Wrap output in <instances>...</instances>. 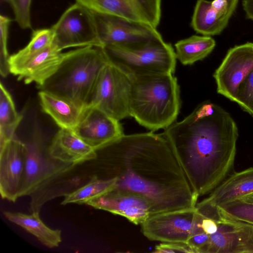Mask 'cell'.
<instances>
[{
  "label": "cell",
  "mask_w": 253,
  "mask_h": 253,
  "mask_svg": "<svg viewBox=\"0 0 253 253\" xmlns=\"http://www.w3.org/2000/svg\"><path fill=\"white\" fill-rule=\"evenodd\" d=\"M103 149L109 158L108 175L100 178L146 198L152 214L196 207L199 197L163 133L124 134Z\"/></svg>",
  "instance_id": "cell-1"
},
{
  "label": "cell",
  "mask_w": 253,
  "mask_h": 253,
  "mask_svg": "<svg viewBox=\"0 0 253 253\" xmlns=\"http://www.w3.org/2000/svg\"><path fill=\"white\" fill-rule=\"evenodd\" d=\"M163 132L194 192L210 194L233 172L238 137L230 114L210 101Z\"/></svg>",
  "instance_id": "cell-2"
},
{
  "label": "cell",
  "mask_w": 253,
  "mask_h": 253,
  "mask_svg": "<svg viewBox=\"0 0 253 253\" xmlns=\"http://www.w3.org/2000/svg\"><path fill=\"white\" fill-rule=\"evenodd\" d=\"M130 117L152 131L174 123L181 106L179 86L173 74L130 77Z\"/></svg>",
  "instance_id": "cell-3"
},
{
  "label": "cell",
  "mask_w": 253,
  "mask_h": 253,
  "mask_svg": "<svg viewBox=\"0 0 253 253\" xmlns=\"http://www.w3.org/2000/svg\"><path fill=\"white\" fill-rule=\"evenodd\" d=\"M109 62L102 47L86 46L65 52L57 70L38 88L85 107L90 104L101 72Z\"/></svg>",
  "instance_id": "cell-4"
},
{
  "label": "cell",
  "mask_w": 253,
  "mask_h": 253,
  "mask_svg": "<svg viewBox=\"0 0 253 253\" xmlns=\"http://www.w3.org/2000/svg\"><path fill=\"white\" fill-rule=\"evenodd\" d=\"M110 63L130 78L134 76L173 74L175 69V52L163 38L152 40L136 49L115 45L103 47Z\"/></svg>",
  "instance_id": "cell-5"
},
{
  "label": "cell",
  "mask_w": 253,
  "mask_h": 253,
  "mask_svg": "<svg viewBox=\"0 0 253 253\" xmlns=\"http://www.w3.org/2000/svg\"><path fill=\"white\" fill-rule=\"evenodd\" d=\"M204 217L196 207L154 214L141 224L142 232L152 241L187 244L192 236L204 231Z\"/></svg>",
  "instance_id": "cell-6"
},
{
  "label": "cell",
  "mask_w": 253,
  "mask_h": 253,
  "mask_svg": "<svg viewBox=\"0 0 253 253\" xmlns=\"http://www.w3.org/2000/svg\"><path fill=\"white\" fill-rule=\"evenodd\" d=\"M52 44L59 50L73 47H102L93 12L76 2L62 14L51 28Z\"/></svg>",
  "instance_id": "cell-7"
},
{
  "label": "cell",
  "mask_w": 253,
  "mask_h": 253,
  "mask_svg": "<svg viewBox=\"0 0 253 253\" xmlns=\"http://www.w3.org/2000/svg\"><path fill=\"white\" fill-rule=\"evenodd\" d=\"M129 76L109 62L98 79L90 104L120 121L130 117Z\"/></svg>",
  "instance_id": "cell-8"
},
{
  "label": "cell",
  "mask_w": 253,
  "mask_h": 253,
  "mask_svg": "<svg viewBox=\"0 0 253 253\" xmlns=\"http://www.w3.org/2000/svg\"><path fill=\"white\" fill-rule=\"evenodd\" d=\"M92 12L103 47L115 45L136 49L162 38L156 28L150 26L116 15Z\"/></svg>",
  "instance_id": "cell-9"
},
{
  "label": "cell",
  "mask_w": 253,
  "mask_h": 253,
  "mask_svg": "<svg viewBox=\"0 0 253 253\" xmlns=\"http://www.w3.org/2000/svg\"><path fill=\"white\" fill-rule=\"evenodd\" d=\"M252 70L253 43L231 48L213 74L217 93L235 102L240 84Z\"/></svg>",
  "instance_id": "cell-10"
},
{
  "label": "cell",
  "mask_w": 253,
  "mask_h": 253,
  "mask_svg": "<svg viewBox=\"0 0 253 253\" xmlns=\"http://www.w3.org/2000/svg\"><path fill=\"white\" fill-rule=\"evenodd\" d=\"M119 121L96 107L87 105L72 130L97 152L124 134Z\"/></svg>",
  "instance_id": "cell-11"
},
{
  "label": "cell",
  "mask_w": 253,
  "mask_h": 253,
  "mask_svg": "<svg viewBox=\"0 0 253 253\" xmlns=\"http://www.w3.org/2000/svg\"><path fill=\"white\" fill-rule=\"evenodd\" d=\"M92 11L118 16L156 28L162 0H76Z\"/></svg>",
  "instance_id": "cell-12"
},
{
  "label": "cell",
  "mask_w": 253,
  "mask_h": 253,
  "mask_svg": "<svg viewBox=\"0 0 253 253\" xmlns=\"http://www.w3.org/2000/svg\"><path fill=\"white\" fill-rule=\"evenodd\" d=\"M26 155V143L16 136L0 146V193L3 199L15 202L20 197Z\"/></svg>",
  "instance_id": "cell-13"
},
{
  "label": "cell",
  "mask_w": 253,
  "mask_h": 253,
  "mask_svg": "<svg viewBox=\"0 0 253 253\" xmlns=\"http://www.w3.org/2000/svg\"><path fill=\"white\" fill-rule=\"evenodd\" d=\"M204 253H253V225L217 215Z\"/></svg>",
  "instance_id": "cell-14"
},
{
  "label": "cell",
  "mask_w": 253,
  "mask_h": 253,
  "mask_svg": "<svg viewBox=\"0 0 253 253\" xmlns=\"http://www.w3.org/2000/svg\"><path fill=\"white\" fill-rule=\"evenodd\" d=\"M253 193V167L233 172L209 196L197 203V210L205 217L213 219L217 208Z\"/></svg>",
  "instance_id": "cell-15"
},
{
  "label": "cell",
  "mask_w": 253,
  "mask_h": 253,
  "mask_svg": "<svg viewBox=\"0 0 253 253\" xmlns=\"http://www.w3.org/2000/svg\"><path fill=\"white\" fill-rule=\"evenodd\" d=\"M86 205L123 216L135 224H141L152 215L151 205L146 198L120 190H113Z\"/></svg>",
  "instance_id": "cell-16"
},
{
  "label": "cell",
  "mask_w": 253,
  "mask_h": 253,
  "mask_svg": "<svg viewBox=\"0 0 253 253\" xmlns=\"http://www.w3.org/2000/svg\"><path fill=\"white\" fill-rule=\"evenodd\" d=\"M238 0H197L191 26L204 36L220 34L227 26Z\"/></svg>",
  "instance_id": "cell-17"
},
{
  "label": "cell",
  "mask_w": 253,
  "mask_h": 253,
  "mask_svg": "<svg viewBox=\"0 0 253 253\" xmlns=\"http://www.w3.org/2000/svg\"><path fill=\"white\" fill-rule=\"evenodd\" d=\"M48 152L52 159L73 166L97 158V151L72 129L64 128H60L55 134Z\"/></svg>",
  "instance_id": "cell-18"
},
{
  "label": "cell",
  "mask_w": 253,
  "mask_h": 253,
  "mask_svg": "<svg viewBox=\"0 0 253 253\" xmlns=\"http://www.w3.org/2000/svg\"><path fill=\"white\" fill-rule=\"evenodd\" d=\"M64 55V53L52 44L28 60L12 74L26 84L35 83L37 87H40L57 70Z\"/></svg>",
  "instance_id": "cell-19"
},
{
  "label": "cell",
  "mask_w": 253,
  "mask_h": 253,
  "mask_svg": "<svg viewBox=\"0 0 253 253\" xmlns=\"http://www.w3.org/2000/svg\"><path fill=\"white\" fill-rule=\"evenodd\" d=\"M26 145V161L20 197L33 193L59 171L55 163L43 157L36 142Z\"/></svg>",
  "instance_id": "cell-20"
},
{
  "label": "cell",
  "mask_w": 253,
  "mask_h": 253,
  "mask_svg": "<svg viewBox=\"0 0 253 253\" xmlns=\"http://www.w3.org/2000/svg\"><path fill=\"white\" fill-rule=\"evenodd\" d=\"M38 94L42 110L60 128L72 130L76 126L85 107L47 91L40 90Z\"/></svg>",
  "instance_id": "cell-21"
},
{
  "label": "cell",
  "mask_w": 253,
  "mask_h": 253,
  "mask_svg": "<svg viewBox=\"0 0 253 253\" xmlns=\"http://www.w3.org/2000/svg\"><path fill=\"white\" fill-rule=\"evenodd\" d=\"M3 214L8 220L33 235L48 248L58 247L62 242L61 230L48 227L41 220L37 211L27 214L5 211Z\"/></svg>",
  "instance_id": "cell-22"
},
{
  "label": "cell",
  "mask_w": 253,
  "mask_h": 253,
  "mask_svg": "<svg viewBox=\"0 0 253 253\" xmlns=\"http://www.w3.org/2000/svg\"><path fill=\"white\" fill-rule=\"evenodd\" d=\"M215 44L211 36H192L175 43L176 59L183 65H192L209 55Z\"/></svg>",
  "instance_id": "cell-23"
},
{
  "label": "cell",
  "mask_w": 253,
  "mask_h": 253,
  "mask_svg": "<svg viewBox=\"0 0 253 253\" xmlns=\"http://www.w3.org/2000/svg\"><path fill=\"white\" fill-rule=\"evenodd\" d=\"M22 116L15 109L12 98L2 83L0 84V146L12 139Z\"/></svg>",
  "instance_id": "cell-24"
},
{
  "label": "cell",
  "mask_w": 253,
  "mask_h": 253,
  "mask_svg": "<svg viewBox=\"0 0 253 253\" xmlns=\"http://www.w3.org/2000/svg\"><path fill=\"white\" fill-rule=\"evenodd\" d=\"M53 33L51 28L41 29L33 32L28 44L9 59L10 73H12L30 58L52 44Z\"/></svg>",
  "instance_id": "cell-25"
},
{
  "label": "cell",
  "mask_w": 253,
  "mask_h": 253,
  "mask_svg": "<svg viewBox=\"0 0 253 253\" xmlns=\"http://www.w3.org/2000/svg\"><path fill=\"white\" fill-rule=\"evenodd\" d=\"M113 190L112 185L108 180L94 175L85 185L72 192L64 194V198L61 204H87Z\"/></svg>",
  "instance_id": "cell-26"
},
{
  "label": "cell",
  "mask_w": 253,
  "mask_h": 253,
  "mask_svg": "<svg viewBox=\"0 0 253 253\" xmlns=\"http://www.w3.org/2000/svg\"><path fill=\"white\" fill-rule=\"evenodd\" d=\"M215 215L253 225V203L241 199L218 207Z\"/></svg>",
  "instance_id": "cell-27"
},
{
  "label": "cell",
  "mask_w": 253,
  "mask_h": 253,
  "mask_svg": "<svg viewBox=\"0 0 253 253\" xmlns=\"http://www.w3.org/2000/svg\"><path fill=\"white\" fill-rule=\"evenodd\" d=\"M11 21L5 16H0V73L2 77H6L10 73L7 41Z\"/></svg>",
  "instance_id": "cell-28"
},
{
  "label": "cell",
  "mask_w": 253,
  "mask_h": 253,
  "mask_svg": "<svg viewBox=\"0 0 253 253\" xmlns=\"http://www.w3.org/2000/svg\"><path fill=\"white\" fill-rule=\"evenodd\" d=\"M235 102L253 117V70L240 84Z\"/></svg>",
  "instance_id": "cell-29"
},
{
  "label": "cell",
  "mask_w": 253,
  "mask_h": 253,
  "mask_svg": "<svg viewBox=\"0 0 253 253\" xmlns=\"http://www.w3.org/2000/svg\"><path fill=\"white\" fill-rule=\"evenodd\" d=\"M11 6L15 21L22 29L32 27L31 6L32 0H5Z\"/></svg>",
  "instance_id": "cell-30"
},
{
  "label": "cell",
  "mask_w": 253,
  "mask_h": 253,
  "mask_svg": "<svg viewBox=\"0 0 253 253\" xmlns=\"http://www.w3.org/2000/svg\"><path fill=\"white\" fill-rule=\"evenodd\" d=\"M154 253H194L191 247L186 243L163 242L156 246Z\"/></svg>",
  "instance_id": "cell-31"
},
{
  "label": "cell",
  "mask_w": 253,
  "mask_h": 253,
  "mask_svg": "<svg viewBox=\"0 0 253 253\" xmlns=\"http://www.w3.org/2000/svg\"><path fill=\"white\" fill-rule=\"evenodd\" d=\"M209 240V235L202 232L192 236L187 244L193 249L194 253H204Z\"/></svg>",
  "instance_id": "cell-32"
},
{
  "label": "cell",
  "mask_w": 253,
  "mask_h": 253,
  "mask_svg": "<svg viewBox=\"0 0 253 253\" xmlns=\"http://www.w3.org/2000/svg\"><path fill=\"white\" fill-rule=\"evenodd\" d=\"M201 227L204 232L208 235L214 233L217 229V223L215 220L205 217L202 221Z\"/></svg>",
  "instance_id": "cell-33"
},
{
  "label": "cell",
  "mask_w": 253,
  "mask_h": 253,
  "mask_svg": "<svg viewBox=\"0 0 253 253\" xmlns=\"http://www.w3.org/2000/svg\"><path fill=\"white\" fill-rule=\"evenodd\" d=\"M242 4L247 17L253 20V0H244Z\"/></svg>",
  "instance_id": "cell-34"
},
{
  "label": "cell",
  "mask_w": 253,
  "mask_h": 253,
  "mask_svg": "<svg viewBox=\"0 0 253 253\" xmlns=\"http://www.w3.org/2000/svg\"><path fill=\"white\" fill-rule=\"evenodd\" d=\"M241 199L247 202L253 203V193L245 196L244 197L241 198Z\"/></svg>",
  "instance_id": "cell-35"
}]
</instances>
